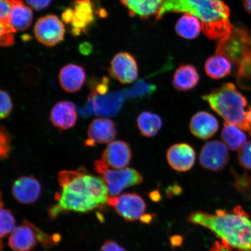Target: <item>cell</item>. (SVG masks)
<instances>
[{
  "mask_svg": "<svg viewBox=\"0 0 251 251\" xmlns=\"http://www.w3.org/2000/svg\"><path fill=\"white\" fill-rule=\"evenodd\" d=\"M58 182L60 189L49 210L50 219L67 212H90L108 205L110 196L104 181L84 169L61 172Z\"/></svg>",
  "mask_w": 251,
  "mask_h": 251,
  "instance_id": "1",
  "label": "cell"
},
{
  "mask_svg": "<svg viewBox=\"0 0 251 251\" xmlns=\"http://www.w3.org/2000/svg\"><path fill=\"white\" fill-rule=\"evenodd\" d=\"M187 221L208 228L231 250L251 251V221L240 206L235 207L231 211L219 209L215 214L193 212Z\"/></svg>",
  "mask_w": 251,
  "mask_h": 251,
  "instance_id": "2",
  "label": "cell"
},
{
  "mask_svg": "<svg viewBox=\"0 0 251 251\" xmlns=\"http://www.w3.org/2000/svg\"><path fill=\"white\" fill-rule=\"evenodd\" d=\"M170 12L194 15L201 23L203 33L209 39L226 37L233 29L230 21V9L222 0H164L156 20Z\"/></svg>",
  "mask_w": 251,
  "mask_h": 251,
  "instance_id": "3",
  "label": "cell"
},
{
  "mask_svg": "<svg viewBox=\"0 0 251 251\" xmlns=\"http://www.w3.org/2000/svg\"><path fill=\"white\" fill-rule=\"evenodd\" d=\"M213 111L226 122L237 126L241 129L249 131L246 108L248 101L232 83H224L202 96Z\"/></svg>",
  "mask_w": 251,
  "mask_h": 251,
  "instance_id": "4",
  "label": "cell"
},
{
  "mask_svg": "<svg viewBox=\"0 0 251 251\" xmlns=\"http://www.w3.org/2000/svg\"><path fill=\"white\" fill-rule=\"evenodd\" d=\"M216 54L226 56L237 67L244 58L251 56V31L243 24L235 25L228 36L219 39Z\"/></svg>",
  "mask_w": 251,
  "mask_h": 251,
  "instance_id": "5",
  "label": "cell"
},
{
  "mask_svg": "<svg viewBox=\"0 0 251 251\" xmlns=\"http://www.w3.org/2000/svg\"><path fill=\"white\" fill-rule=\"evenodd\" d=\"M94 169L104 181L110 197L120 195L126 188L142 183L143 176L133 168L115 169L109 168L102 159L94 162Z\"/></svg>",
  "mask_w": 251,
  "mask_h": 251,
  "instance_id": "6",
  "label": "cell"
},
{
  "mask_svg": "<svg viewBox=\"0 0 251 251\" xmlns=\"http://www.w3.org/2000/svg\"><path fill=\"white\" fill-rule=\"evenodd\" d=\"M59 237L47 234L31 223L24 221L9 234L8 244L13 251H31L39 243L47 247L54 246L58 242Z\"/></svg>",
  "mask_w": 251,
  "mask_h": 251,
  "instance_id": "7",
  "label": "cell"
},
{
  "mask_svg": "<svg viewBox=\"0 0 251 251\" xmlns=\"http://www.w3.org/2000/svg\"><path fill=\"white\" fill-rule=\"evenodd\" d=\"M108 205L127 222L141 221L145 216L147 208L146 203L143 198L134 193L110 197Z\"/></svg>",
  "mask_w": 251,
  "mask_h": 251,
  "instance_id": "8",
  "label": "cell"
},
{
  "mask_svg": "<svg viewBox=\"0 0 251 251\" xmlns=\"http://www.w3.org/2000/svg\"><path fill=\"white\" fill-rule=\"evenodd\" d=\"M34 33L40 43L47 47H53L64 40L65 30L58 17L49 15L37 21Z\"/></svg>",
  "mask_w": 251,
  "mask_h": 251,
  "instance_id": "9",
  "label": "cell"
},
{
  "mask_svg": "<svg viewBox=\"0 0 251 251\" xmlns=\"http://www.w3.org/2000/svg\"><path fill=\"white\" fill-rule=\"evenodd\" d=\"M230 160L227 147L219 140L210 141L202 147L199 156L200 164L207 170H223Z\"/></svg>",
  "mask_w": 251,
  "mask_h": 251,
  "instance_id": "10",
  "label": "cell"
},
{
  "mask_svg": "<svg viewBox=\"0 0 251 251\" xmlns=\"http://www.w3.org/2000/svg\"><path fill=\"white\" fill-rule=\"evenodd\" d=\"M110 76L122 84H130L137 79L139 71L136 59L129 53L119 52L112 59Z\"/></svg>",
  "mask_w": 251,
  "mask_h": 251,
  "instance_id": "11",
  "label": "cell"
},
{
  "mask_svg": "<svg viewBox=\"0 0 251 251\" xmlns=\"http://www.w3.org/2000/svg\"><path fill=\"white\" fill-rule=\"evenodd\" d=\"M72 8L74 15L70 24L71 33L74 36H78L87 32L95 21V14L98 15V12L94 10L92 0H75Z\"/></svg>",
  "mask_w": 251,
  "mask_h": 251,
  "instance_id": "12",
  "label": "cell"
},
{
  "mask_svg": "<svg viewBox=\"0 0 251 251\" xmlns=\"http://www.w3.org/2000/svg\"><path fill=\"white\" fill-rule=\"evenodd\" d=\"M118 134L114 122L106 118H97L91 122L87 130L86 145L93 147L97 144L112 142Z\"/></svg>",
  "mask_w": 251,
  "mask_h": 251,
  "instance_id": "13",
  "label": "cell"
},
{
  "mask_svg": "<svg viewBox=\"0 0 251 251\" xmlns=\"http://www.w3.org/2000/svg\"><path fill=\"white\" fill-rule=\"evenodd\" d=\"M166 159L173 169L179 172H186L192 169L195 164L196 151L190 144H175L167 150Z\"/></svg>",
  "mask_w": 251,
  "mask_h": 251,
  "instance_id": "14",
  "label": "cell"
},
{
  "mask_svg": "<svg viewBox=\"0 0 251 251\" xmlns=\"http://www.w3.org/2000/svg\"><path fill=\"white\" fill-rule=\"evenodd\" d=\"M132 158V151L125 141H113L108 144L102 154V160L109 168L115 169L126 168Z\"/></svg>",
  "mask_w": 251,
  "mask_h": 251,
  "instance_id": "15",
  "label": "cell"
},
{
  "mask_svg": "<svg viewBox=\"0 0 251 251\" xmlns=\"http://www.w3.org/2000/svg\"><path fill=\"white\" fill-rule=\"evenodd\" d=\"M42 193L39 181L32 176H22L14 181L12 194L17 201L24 205L35 202Z\"/></svg>",
  "mask_w": 251,
  "mask_h": 251,
  "instance_id": "16",
  "label": "cell"
},
{
  "mask_svg": "<svg viewBox=\"0 0 251 251\" xmlns=\"http://www.w3.org/2000/svg\"><path fill=\"white\" fill-rule=\"evenodd\" d=\"M50 121L59 130L70 129L75 126L77 121L76 106L69 101L56 103L50 113Z\"/></svg>",
  "mask_w": 251,
  "mask_h": 251,
  "instance_id": "17",
  "label": "cell"
},
{
  "mask_svg": "<svg viewBox=\"0 0 251 251\" xmlns=\"http://www.w3.org/2000/svg\"><path fill=\"white\" fill-rule=\"evenodd\" d=\"M219 126L217 119L214 116L206 111H200L191 118L189 127L194 136L206 140L217 133Z\"/></svg>",
  "mask_w": 251,
  "mask_h": 251,
  "instance_id": "18",
  "label": "cell"
},
{
  "mask_svg": "<svg viewBox=\"0 0 251 251\" xmlns=\"http://www.w3.org/2000/svg\"><path fill=\"white\" fill-rule=\"evenodd\" d=\"M58 78L63 89L67 93L78 92L82 87L86 78L84 68L76 64L64 66L59 71Z\"/></svg>",
  "mask_w": 251,
  "mask_h": 251,
  "instance_id": "19",
  "label": "cell"
},
{
  "mask_svg": "<svg viewBox=\"0 0 251 251\" xmlns=\"http://www.w3.org/2000/svg\"><path fill=\"white\" fill-rule=\"evenodd\" d=\"M200 81L197 68L191 64L181 65L175 71L173 86L180 92H188L195 89Z\"/></svg>",
  "mask_w": 251,
  "mask_h": 251,
  "instance_id": "20",
  "label": "cell"
},
{
  "mask_svg": "<svg viewBox=\"0 0 251 251\" xmlns=\"http://www.w3.org/2000/svg\"><path fill=\"white\" fill-rule=\"evenodd\" d=\"M127 8L130 17L149 18L157 14L164 0H119Z\"/></svg>",
  "mask_w": 251,
  "mask_h": 251,
  "instance_id": "21",
  "label": "cell"
},
{
  "mask_svg": "<svg viewBox=\"0 0 251 251\" xmlns=\"http://www.w3.org/2000/svg\"><path fill=\"white\" fill-rule=\"evenodd\" d=\"M205 71L207 76L212 79H221L231 74L232 63L226 56L216 54L207 59Z\"/></svg>",
  "mask_w": 251,
  "mask_h": 251,
  "instance_id": "22",
  "label": "cell"
},
{
  "mask_svg": "<svg viewBox=\"0 0 251 251\" xmlns=\"http://www.w3.org/2000/svg\"><path fill=\"white\" fill-rule=\"evenodd\" d=\"M137 124L141 136L146 137L156 136L163 126L161 118L150 111L141 112L137 117Z\"/></svg>",
  "mask_w": 251,
  "mask_h": 251,
  "instance_id": "23",
  "label": "cell"
},
{
  "mask_svg": "<svg viewBox=\"0 0 251 251\" xmlns=\"http://www.w3.org/2000/svg\"><path fill=\"white\" fill-rule=\"evenodd\" d=\"M33 17L32 10L23 1L18 3L12 8L9 22L16 31H24L30 26Z\"/></svg>",
  "mask_w": 251,
  "mask_h": 251,
  "instance_id": "24",
  "label": "cell"
},
{
  "mask_svg": "<svg viewBox=\"0 0 251 251\" xmlns=\"http://www.w3.org/2000/svg\"><path fill=\"white\" fill-rule=\"evenodd\" d=\"M175 29L178 36L186 39H194L199 36L202 24L194 15L184 14L177 21Z\"/></svg>",
  "mask_w": 251,
  "mask_h": 251,
  "instance_id": "25",
  "label": "cell"
},
{
  "mask_svg": "<svg viewBox=\"0 0 251 251\" xmlns=\"http://www.w3.org/2000/svg\"><path fill=\"white\" fill-rule=\"evenodd\" d=\"M239 127L225 122L221 132V139L229 149L239 150L247 143L246 133Z\"/></svg>",
  "mask_w": 251,
  "mask_h": 251,
  "instance_id": "26",
  "label": "cell"
},
{
  "mask_svg": "<svg viewBox=\"0 0 251 251\" xmlns=\"http://www.w3.org/2000/svg\"><path fill=\"white\" fill-rule=\"evenodd\" d=\"M236 81L241 89L251 90V56L245 58L237 66Z\"/></svg>",
  "mask_w": 251,
  "mask_h": 251,
  "instance_id": "27",
  "label": "cell"
},
{
  "mask_svg": "<svg viewBox=\"0 0 251 251\" xmlns=\"http://www.w3.org/2000/svg\"><path fill=\"white\" fill-rule=\"evenodd\" d=\"M156 90V86L155 84L140 80L128 91L127 94L131 98L143 100L149 98Z\"/></svg>",
  "mask_w": 251,
  "mask_h": 251,
  "instance_id": "28",
  "label": "cell"
},
{
  "mask_svg": "<svg viewBox=\"0 0 251 251\" xmlns=\"http://www.w3.org/2000/svg\"><path fill=\"white\" fill-rule=\"evenodd\" d=\"M1 225L0 235L1 240L3 238L11 234L16 228V221L11 209L3 208L2 200H1Z\"/></svg>",
  "mask_w": 251,
  "mask_h": 251,
  "instance_id": "29",
  "label": "cell"
},
{
  "mask_svg": "<svg viewBox=\"0 0 251 251\" xmlns=\"http://www.w3.org/2000/svg\"><path fill=\"white\" fill-rule=\"evenodd\" d=\"M1 37H0V44L1 47H9L14 45V33L17 32L13 27L11 26L9 22L4 23L1 22Z\"/></svg>",
  "mask_w": 251,
  "mask_h": 251,
  "instance_id": "30",
  "label": "cell"
},
{
  "mask_svg": "<svg viewBox=\"0 0 251 251\" xmlns=\"http://www.w3.org/2000/svg\"><path fill=\"white\" fill-rule=\"evenodd\" d=\"M0 157L1 160H5L8 158L11 152L10 144L12 139L7 130L3 126H1L0 129Z\"/></svg>",
  "mask_w": 251,
  "mask_h": 251,
  "instance_id": "31",
  "label": "cell"
},
{
  "mask_svg": "<svg viewBox=\"0 0 251 251\" xmlns=\"http://www.w3.org/2000/svg\"><path fill=\"white\" fill-rule=\"evenodd\" d=\"M0 118L1 119L7 118L10 115L13 109L11 97L5 90H1L0 92Z\"/></svg>",
  "mask_w": 251,
  "mask_h": 251,
  "instance_id": "32",
  "label": "cell"
},
{
  "mask_svg": "<svg viewBox=\"0 0 251 251\" xmlns=\"http://www.w3.org/2000/svg\"><path fill=\"white\" fill-rule=\"evenodd\" d=\"M238 160L241 166L251 170V141L245 144L239 150Z\"/></svg>",
  "mask_w": 251,
  "mask_h": 251,
  "instance_id": "33",
  "label": "cell"
},
{
  "mask_svg": "<svg viewBox=\"0 0 251 251\" xmlns=\"http://www.w3.org/2000/svg\"><path fill=\"white\" fill-rule=\"evenodd\" d=\"M23 1V0H0V2H1V5H0L1 22L8 23L9 15H10L12 8L18 3Z\"/></svg>",
  "mask_w": 251,
  "mask_h": 251,
  "instance_id": "34",
  "label": "cell"
},
{
  "mask_svg": "<svg viewBox=\"0 0 251 251\" xmlns=\"http://www.w3.org/2000/svg\"><path fill=\"white\" fill-rule=\"evenodd\" d=\"M28 4L36 11H42L48 7L52 0H26Z\"/></svg>",
  "mask_w": 251,
  "mask_h": 251,
  "instance_id": "35",
  "label": "cell"
},
{
  "mask_svg": "<svg viewBox=\"0 0 251 251\" xmlns=\"http://www.w3.org/2000/svg\"><path fill=\"white\" fill-rule=\"evenodd\" d=\"M99 251H127L114 241L108 240L102 244Z\"/></svg>",
  "mask_w": 251,
  "mask_h": 251,
  "instance_id": "36",
  "label": "cell"
},
{
  "mask_svg": "<svg viewBox=\"0 0 251 251\" xmlns=\"http://www.w3.org/2000/svg\"><path fill=\"white\" fill-rule=\"evenodd\" d=\"M78 50L81 54L89 55L93 52V47L89 42H84L80 44Z\"/></svg>",
  "mask_w": 251,
  "mask_h": 251,
  "instance_id": "37",
  "label": "cell"
},
{
  "mask_svg": "<svg viewBox=\"0 0 251 251\" xmlns=\"http://www.w3.org/2000/svg\"><path fill=\"white\" fill-rule=\"evenodd\" d=\"M74 12L73 8H68L66 9L62 15L63 21L65 24H70L72 20H73Z\"/></svg>",
  "mask_w": 251,
  "mask_h": 251,
  "instance_id": "38",
  "label": "cell"
},
{
  "mask_svg": "<svg viewBox=\"0 0 251 251\" xmlns=\"http://www.w3.org/2000/svg\"><path fill=\"white\" fill-rule=\"evenodd\" d=\"M210 251H231V250L222 243L215 242Z\"/></svg>",
  "mask_w": 251,
  "mask_h": 251,
  "instance_id": "39",
  "label": "cell"
},
{
  "mask_svg": "<svg viewBox=\"0 0 251 251\" xmlns=\"http://www.w3.org/2000/svg\"><path fill=\"white\" fill-rule=\"evenodd\" d=\"M243 4L245 10L251 15V0H243Z\"/></svg>",
  "mask_w": 251,
  "mask_h": 251,
  "instance_id": "40",
  "label": "cell"
},
{
  "mask_svg": "<svg viewBox=\"0 0 251 251\" xmlns=\"http://www.w3.org/2000/svg\"><path fill=\"white\" fill-rule=\"evenodd\" d=\"M247 117L248 119V122H249L250 126V129L249 131L251 137V105L250 106V107L249 108V109H248V111H247Z\"/></svg>",
  "mask_w": 251,
  "mask_h": 251,
  "instance_id": "41",
  "label": "cell"
},
{
  "mask_svg": "<svg viewBox=\"0 0 251 251\" xmlns=\"http://www.w3.org/2000/svg\"><path fill=\"white\" fill-rule=\"evenodd\" d=\"M98 15L100 18H106L107 17V11L104 9H100L98 11Z\"/></svg>",
  "mask_w": 251,
  "mask_h": 251,
  "instance_id": "42",
  "label": "cell"
}]
</instances>
